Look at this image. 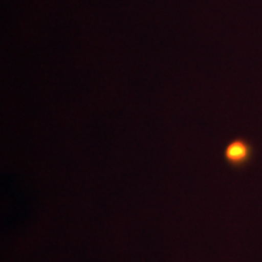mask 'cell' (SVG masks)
<instances>
[{
    "instance_id": "obj_1",
    "label": "cell",
    "mask_w": 262,
    "mask_h": 262,
    "mask_svg": "<svg viewBox=\"0 0 262 262\" xmlns=\"http://www.w3.org/2000/svg\"><path fill=\"white\" fill-rule=\"evenodd\" d=\"M245 149L242 145H233L232 147H229L228 149V156L231 157L232 159H239L244 156Z\"/></svg>"
}]
</instances>
